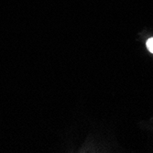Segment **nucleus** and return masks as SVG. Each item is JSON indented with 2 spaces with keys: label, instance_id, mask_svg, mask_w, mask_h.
Returning <instances> with one entry per match:
<instances>
[{
  "label": "nucleus",
  "instance_id": "obj_1",
  "mask_svg": "<svg viewBox=\"0 0 153 153\" xmlns=\"http://www.w3.org/2000/svg\"><path fill=\"white\" fill-rule=\"evenodd\" d=\"M147 48H148V50L151 53H153V38H150V39H148V41H147Z\"/></svg>",
  "mask_w": 153,
  "mask_h": 153
}]
</instances>
